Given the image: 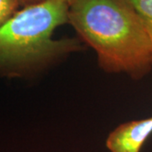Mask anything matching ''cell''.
I'll return each mask as SVG.
<instances>
[{
	"instance_id": "cell-4",
	"label": "cell",
	"mask_w": 152,
	"mask_h": 152,
	"mask_svg": "<svg viewBox=\"0 0 152 152\" xmlns=\"http://www.w3.org/2000/svg\"><path fill=\"white\" fill-rule=\"evenodd\" d=\"M131 3L141 18L151 42L152 61V0H131Z\"/></svg>"
},
{
	"instance_id": "cell-3",
	"label": "cell",
	"mask_w": 152,
	"mask_h": 152,
	"mask_svg": "<svg viewBox=\"0 0 152 152\" xmlns=\"http://www.w3.org/2000/svg\"><path fill=\"white\" fill-rule=\"evenodd\" d=\"M152 134V117L133 120L120 124L107 139L111 152H140L145 142Z\"/></svg>"
},
{
	"instance_id": "cell-2",
	"label": "cell",
	"mask_w": 152,
	"mask_h": 152,
	"mask_svg": "<svg viewBox=\"0 0 152 152\" xmlns=\"http://www.w3.org/2000/svg\"><path fill=\"white\" fill-rule=\"evenodd\" d=\"M69 8L65 0L26 2L0 27V72L19 75L80 48L74 39H53L69 23Z\"/></svg>"
},
{
	"instance_id": "cell-1",
	"label": "cell",
	"mask_w": 152,
	"mask_h": 152,
	"mask_svg": "<svg viewBox=\"0 0 152 152\" xmlns=\"http://www.w3.org/2000/svg\"><path fill=\"white\" fill-rule=\"evenodd\" d=\"M69 23L104 71L141 80L152 69L151 42L131 0L69 1Z\"/></svg>"
},
{
	"instance_id": "cell-5",
	"label": "cell",
	"mask_w": 152,
	"mask_h": 152,
	"mask_svg": "<svg viewBox=\"0 0 152 152\" xmlns=\"http://www.w3.org/2000/svg\"><path fill=\"white\" fill-rule=\"evenodd\" d=\"M26 4L19 0H0V27Z\"/></svg>"
}]
</instances>
